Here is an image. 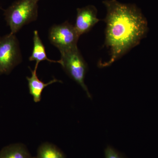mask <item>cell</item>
<instances>
[{
	"instance_id": "obj_1",
	"label": "cell",
	"mask_w": 158,
	"mask_h": 158,
	"mask_svg": "<svg viewBox=\"0 0 158 158\" xmlns=\"http://www.w3.org/2000/svg\"><path fill=\"white\" fill-rule=\"evenodd\" d=\"M107 10L105 18V45L109 50L110 60L100 67L110 66L140 43L148 31L147 22L134 5L116 0L103 2Z\"/></svg>"
},
{
	"instance_id": "obj_2",
	"label": "cell",
	"mask_w": 158,
	"mask_h": 158,
	"mask_svg": "<svg viewBox=\"0 0 158 158\" xmlns=\"http://www.w3.org/2000/svg\"><path fill=\"white\" fill-rule=\"evenodd\" d=\"M39 1L18 0L5 10V19L11 34H15L23 26L37 20Z\"/></svg>"
},
{
	"instance_id": "obj_3",
	"label": "cell",
	"mask_w": 158,
	"mask_h": 158,
	"mask_svg": "<svg viewBox=\"0 0 158 158\" xmlns=\"http://www.w3.org/2000/svg\"><path fill=\"white\" fill-rule=\"evenodd\" d=\"M61 55L60 65L62 68L71 78L82 87L88 97L91 98V94L85 82L88 66L78 47L61 53Z\"/></svg>"
},
{
	"instance_id": "obj_4",
	"label": "cell",
	"mask_w": 158,
	"mask_h": 158,
	"mask_svg": "<svg viewBox=\"0 0 158 158\" xmlns=\"http://www.w3.org/2000/svg\"><path fill=\"white\" fill-rule=\"evenodd\" d=\"M19 43L15 34L0 37V74H9L22 62Z\"/></svg>"
},
{
	"instance_id": "obj_5",
	"label": "cell",
	"mask_w": 158,
	"mask_h": 158,
	"mask_svg": "<svg viewBox=\"0 0 158 158\" xmlns=\"http://www.w3.org/2000/svg\"><path fill=\"white\" fill-rule=\"evenodd\" d=\"M80 37L74 26L68 21L61 24L54 25L49 31L50 42L59 50L61 53L77 47Z\"/></svg>"
},
{
	"instance_id": "obj_6",
	"label": "cell",
	"mask_w": 158,
	"mask_h": 158,
	"mask_svg": "<svg viewBox=\"0 0 158 158\" xmlns=\"http://www.w3.org/2000/svg\"><path fill=\"white\" fill-rule=\"evenodd\" d=\"M100 20L97 18V10L95 6H88L77 9L74 27L81 36L88 33Z\"/></svg>"
},
{
	"instance_id": "obj_7",
	"label": "cell",
	"mask_w": 158,
	"mask_h": 158,
	"mask_svg": "<svg viewBox=\"0 0 158 158\" xmlns=\"http://www.w3.org/2000/svg\"><path fill=\"white\" fill-rule=\"evenodd\" d=\"M37 68L38 67L35 66L34 70H33L29 67L32 74L31 77H27V79L28 83L29 92L30 94L33 97L34 102L36 103L38 102L41 100L43 90L47 86L56 82H60L62 83V81L56 78H54L48 83H44L42 81H40L37 77Z\"/></svg>"
},
{
	"instance_id": "obj_8",
	"label": "cell",
	"mask_w": 158,
	"mask_h": 158,
	"mask_svg": "<svg viewBox=\"0 0 158 158\" xmlns=\"http://www.w3.org/2000/svg\"><path fill=\"white\" fill-rule=\"evenodd\" d=\"M34 47H33L32 53L29 58L30 61H36V66H38L40 62L41 61H47L50 62L58 63L61 64V60L55 61L48 59L46 52L44 46L41 41L38 34V31H34Z\"/></svg>"
},
{
	"instance_id": "obj_9",
	"label": "cell",
	"mask_w": 158,
	"mask_h": 158,
	"mask_svg": "<svg viewBox=\"0 0 158 158\" xmlns=\"http://www.w3.org/2000/svg\"><path fill=\"white\" fill-rule=\"evenodd\" d=\"M0 158H35L22 144H11L0 151Z\"/></svg>"
},
{
	"instance_id": "obj_10",
	"label": "cell",
	"mask_w": 158,
	"mask_h": 158,
	"mask_svg": "<svg viewBox=\"0 0 158 158\" xmlns=\"http://www.w3.org/2000/svg\"><path fill=\"white\" fill-rule=\"evenodd\" d=\"M66 156L61 150L54 144L44 143L40 146L35 158H65Z\"/></svg>"
},
{
	"instance_id": "obj_11",
	"label": "cell",
	"mask_w": 158,
	"mask_h": 158,
	"mask_svg": "<svg viewBox=\"0 0 158 158\" xmlns=\"http://www.w3.org/2000/svg\"><path fill=\"white\" fill-rule=\"evenodd\" d=\"M105 158H125L121 153L110 146H108L105 150Z\"/></svg>"
}]
</instances>
